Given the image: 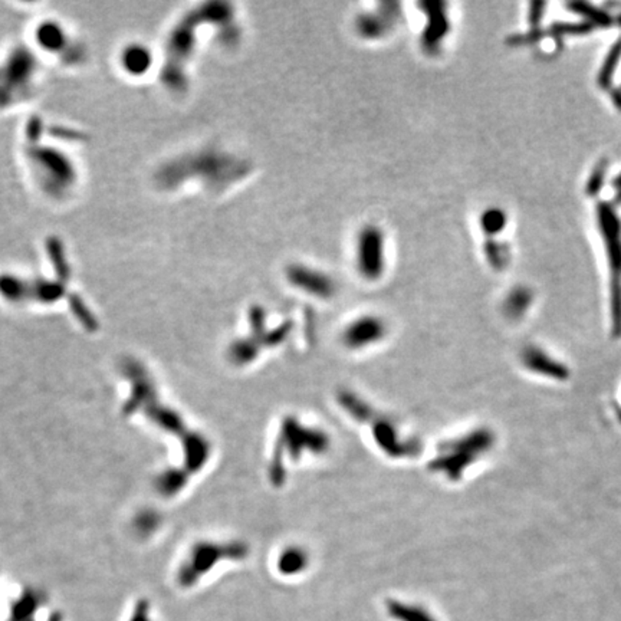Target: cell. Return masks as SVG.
<instances>
[{
	"instance_id": "1",
	"label": "cell",
	"mask_w": 621,
	"mask_h": 621,
	"mask_svg": "<svg viewBox=\"0 0 621 621\" xmlns=\"http://www.w3.org/2000/svg\"><path fill=\"white\" fill-rule=\"evenodd\" d=\"M494 443V433L483 427L449 439L440 443L429 469L456 482L465 475L468 468L491 452Z\"/></svg>"
},
{
	"instance_id": "2",
	"label": "cell",
	"mask_w": 621,
	"mask_h": 621,
	"mask_svg": "<svg viewBox=\"0 0 621 621\" xmlns=\"http://www.w3.org/2000/svg\"><path fill=\"white\" fill-rule=\"evenodd\" d=\"M339 405L352 416L360 422L368 420L371 424V434L377 446L391 458H406L414 455L417 452V445L413 440H403L400 434V429L397 424L383 414H377L370 405H366L361 398L356 394L344 391L338 397Z\"/></svg>"
},
{
	"instance_id": "3",
	"label": "cell",
	"mask_w": 621,
	"mask_h": 621,
	"mask_svg": "<svg viewBox=\"0 0 621 621\" xmlns=\"http://www.w3.org/2000/svg\"><path fill=\"white\" fill-rule=\"evenodd\" d=\"M281 441L277 451L286 455L289 462H298L302 455H323L330 449V436L317 427H309L294 416H288L281 429ZM278 453V455H279Z\"/></svg>"
},
{
	"instance_id": "4",
	"label": "cell",
	"mask_w": 621,
	"mask_h": 621,
	"mask_svg": "<svg viewBox=\"0 0 621 621\" xmlns=\"http://www.w3.org/2000/svg\"><path fill=\"white\" fill-rule=\"evenodd\" d=\"M356 266L366 281H377L385 269V236L376 225L360 229L356 243Z\"/></svg>"
},
{
	"instance_id": "5",
	"label": "cell",
	"mask_w": 621,
	"mask_h": 621,
	"mask_svg": "<svg viewBox=\"0 0 621 621\" xmlns=\"http://www.w3.org/2000/svg\"><path fill=\"white\" fill-rule=\"evenodd\" d=\"M286 279L296 289L321 299H330L337 292V284L328 274L303 263L289 265Z\"/></svg>"
},
{
	"instance_id": "6",
	"label": "cell",
	"mask_w": 621,
	"mask_h": 621,
	"mask_svg": "<svg viewBox=\"0 0 621 621\" xmlns=\"http://www.w3.org/2000/svg\"><path fill=\"white\" fill-rule=\"evenodd\" d=\"M424 11L426 25L422 32V48L429 55H436L443 40L451 32V21L446 11V4L443 2H424L420 5Z\"/></svg>"
},
{
	"instance_id": "7",
	"label": "cell",
	"mask_w": 621,
	"mask_h": 621,
	"mask_svg": "<svg viewBox=\"0 0 621 621\" xmlns=\"http://www.w3.org/2000/svg\"><path fill=\"white\" fill-rule=\"evenodd\" d=\"M387 335V325L384 320L376 315H363L351 321L341 334L344 347L359 351L381 342Z\"/></svg>"
},
{
	"instance_id": "8",
	"label": "cell",
	"mask_w": 621,
	"mask_h": 621,
	"mask_svg": "<svg viewBox=\"0 0 621 621\" xmlns=\"http://www.w3.org/2000/svg\"><path fill=\"white\" fill-rule=\"evenodd\" d=\"M393 19V15L387 13V11L380 13H364L357 18L356 29L357 33L364 39H378L390 30Z\"/></svg>"
},
{
	"instance_id": "9",
	"label": "cell",
	"mask_w": 621,
	"mask_h": 621,
	"mask_svg": "<svg viewBox=\"0 0 621 621\" xmlns=\"http://www.w3.org/2000/svg\"><path fill=\"white\" fill-rule=\"evenodd\" d=\"M309 562L308 552L301 547H288L282 551L278 559V568L282 574L294 575L302 572Z\"/></svg>"
},
{
	"instance_id": "10",
	"label": "cell",
	"mask_w": 621,
	"mask_h": 621,
	"mask_svg": "<svg viewBox=\"0 0 621 621\" xmlns=\"http://www.w3.org/2000/svg\"><path fill=\"white\" fill-rule=\"evenodd\" d=\"M388 611L400 621H436L424 608L400 601H390Z\"/></svg>"
},
{
	"instance_id": "11",
	"label": "cell",
	"mask_w": 621,
	"mask_h": 621,
	"mask_svg": "<svg viewBox=\"0 0 621 621\" xmlns=\"http://www.w3.org/2000/svg\"><path fill=\"white\" fill-rule=\"evenodd\" d=\"M480 229L487 236H495L505 225V216L499 209H487L480 214Z\"/></svg>"
},
{
	"instance_id": "12",
	"label": "cell",
	"mask_w": 621,
	"mask_h": 621,
	"mask_svg": "<svg viewBox=\"0 0 621 621\" xmlns=\"http://www.w3.org/2000/svg\"><path fill=\"white\" fill-rule=\"evenodd\" d=\"M129 621H154V620L151 618L149 605L146 603H139L137 607L134 608V613L131 614Z\"/></svg>"
},
{
	"instance_id": "13",
	"label": "cell",
	"mask_w": 621,
	"mask_h": 621,
	"mask_svg": "<svg viewBox=\"0 0 621 621\" xmlns=\"http://www.w3.org/2000/svg\"><path fill=\"white\" fill-rule=\"evenodd\" d=\"M52 621H59V618L58 620H52Z\"/></svg>"
}]
</instances>
